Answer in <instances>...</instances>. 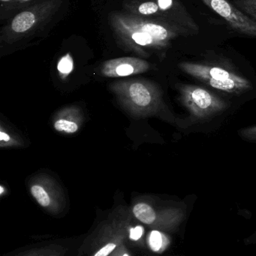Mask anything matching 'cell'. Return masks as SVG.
<instances>
[{
	"label": "cell",
	"instance_id": "6da1fadb",
	"mask_svg": "<svg viewBox=\"0 0 256 256\" xmlns=\"http://www.w3.org/2000/svg\"><path fill=\"white\" fill-rule=\"evenodd\" d=\"M114 25L123 38L144 48H164L177 34L168 26L128 16H117Z\"/></svg>",
	"mask_w": 256,
	"mask_h": 256
},
{
	"label": "cell",
	"instance_id": "7a4b0ae2",
	"mask_svg": "<svg viewBox=\"0 0 256 256\" xmlns=\"http://www.w3.org/2000/svg\"><path fill=\"white\" fill-rule=\"evenodd\" d=\"M112 88L122 104L135 115H153L159 109L162 102L160 91L149 81H125L114 84Z\"/></svg>",
	"mask_w": 256,
	"mask_h": 256
},
{
	"label": "cell",
	"instance_id": "3957f363",
	"mask_svg": "<svg viewBox=\"0 0 256 256\" xmlns=\"http://www.w3.org/2000/svg\"><path fill=\"white\" fill-rule=\"evenodd\" d=\"M180 68L187 74L225 92L238 94L252 88L247 79L222 68L187 62L180 63Z\"/></svg>",
	"mask_w": 256,
	"mask_h": 256
},
{
	"label": "cell",
	"instance_id": "277c9868",
	"mask_svg": "<svg viewBox=\"0 0 256 256\" xmlns=\"http://www.w3.org/2000/svg\"><path fill=\"white\" fill-rule=\"evenodd\" d=\"M180 92L185 108L200 120L213 116L228 108L227 102L202 87L183 85L180 87Z\"/></svg>",
	"mask_w": 256,
	"mask_h": 256
},
{
	"label": "cell",
	"instance_id": "5b68a950",
	"mask_svg": "<svg viewBox=\"0 0 256 256\" xmlns=\"http://www.w3.org/2000/svg\"><path fill=\"white\" fill-rule=\"evenodd\" d=\"M213 12L223 18L233 30L256 38V21L233 6L228 0H201Z\"/></svg>",
	"mask_w": 256,
	"mask_h": 256
},
{
	"label": "cell",
	"instance_id": "8992f818",
	"mask_svg": "<svg viewBox=\"0 0 256 256\" xmlns=\"http://www.w3.org/2000/svg\"><path fill=\"white\" fill-rule=\"evenodd\" d=\"M134 216L146 225H157L161 228L171 230L177 228L184 218V212L180 208H169L161 212L146 202H139L132 208Z\"/></svg>",
	"mask_w": 256,
	"mask_h": 256
},
{
	"label": "cell",
	"instance_id": "52a82bcc",
	"mask_svg": "<svg viewBox=\"0 0 256 256\" xmlns=\"http://www.w3.org/2000/svg\"><path fill=\"white\" fill-rule=\"evenodd\" d=\"M30 191L41 207L55 210L60 206L62 200L60 188L49 176L33 178L30 183Z\"/></svg>",
	"mask_w": 256,
	"mask_h": 256
},
{
	"label": "cell",
	"instance_id": "ba28073f",
	"mask_svg": "<svg viewBox=\"0 0 256 256\" xmlns=\"http://www.w3.org/2000/svg\"><path fill=\"white\" fill-rule=\"evenodd\" d=\"M150 69L145 60L134 57H122L108 60L102 64L101 73L108 78H123L144 73Z\"/></svg>",
	"mask_w": 256,
	"mask_h": 256
},
{
	"label": "cell",
	"instance_id": "9c48e42d",
	"mask_svg": "<svg viewBox=\"0 0 256 256\" xmlns=\"http://www.w3.org/2000/svg\"><path fill=\"white\" fill-rule=\"evenodd\" d=\"M84 120V114L79 108L68 106L54 116L53 126L56 131L61 134H75L81 129Z\"/></svg>",
	"mask_w": 256,
	"mask_h": 256
},
{
	"label": "cell",
	"instance_id": "30bf717a",
	"mask_svg": "<svg viewBox=\"0 0 256 256\" xmlns=\"http://www.w3.org/2000/svg\"><path fill=\"white\" fill-rule=\"evenodd\" d=\"M37 16L34 12L25 10L18 14L12 22L11 28L16 33H24L36 24Z\"/></svg>",
	"mask_w": 256,
	"mask_h": 256
},
{
	"label": "cell",
	"instance_id": "8fae6325",
	"mask_svg": "<svg viewBox=\"0 0 256 256\" xmlns=\"http://www.w3.org/2000/svg\"><path fill=\"white\" fill-rule=\"evenodd\" d=\"M166 238L164 234L157 231H153L149 238L150 248L154 252H159L165 248L166 244Z\"/></svg>",
	"mask_w": 256,
	"mask_h": 256
},
{
	"label": "cell",
	"instance_id": "7c38bea8",
	"mask_svg": "<svg viewBox=\"0 0 256 256\" xmlns=\"http://www.w3.org/2000/svg\"><path fill=\"white\" fill-rule=\"evenodd\" d=\"M234 2L237 8L256 21V0H234Z\"/></svg>",
	"mask_w": 256,
	"mask_h": 256
},
{
	"label": "cell",
	"instance_id": "4fadbf2b",
	"mask_svg": "<svg viewBox=\"0 0 256 256\" xmlns=\"http://www.w3.org/2000/svg\"><path fill=\"white\" fill-rule=\"evenodd\" d=\"M74 68L73 58L68 54L62 57L57 64V70L62 76H66L72 73Z\"/></svg>",
	"mask_w": 256,
	"mask_h": 256
},
{
	"label": "cell",
	"instance_id": "5bb4252c",
	"mask_svg": "<svg viewBox=\"0 0 256 256\" xmlns=\"http://www.w3.org/2000/svg\"><path fill=\"white\" fill-rule=\"evenodd\" d=\"M0 144L2 148L13 147L19 146V141L11 132L6 130L2 126L0 131Z\"/></svg>",
	"mask_w": 256,
	"mask_h": 256
},
{
	"label": "cell",
	"instance_id": "9a60e30c",
	"mask_svg": "<svg viewBox=\"0 0 256 256\" xmlns=\"http://www.w3.org/2000/svg\"><path fill=\"white\" fill-rule=\"evenodd\" d=\"M159 6L156 2H147L142 3L138 7V12L141 14L150 15L153 14L157 13L159 10Z\"/></svg>",
	"mask_w": 256,
	"mask_h": 256
},
{
	"label": "cell",
	"instance_id": "2e32d148",
	"mask_svg": "<svg viewBox=\"0 0 256 256\" xmlns=\"http://www.w3.org/2000/svg\"><path fill=\"white\" fill-rule=\"evenodd\" d=\"M240 135L242 138L248 141H256V126L241 130Z\"/></svg>",
	"mask_w": 256,
	"mask_h": 256
},
{
	"label": "cell",
	"instance_id": "e0dca14e",
	"mask_svg": "<svg viewBox=\"0 0 256 256\" xmlns=\"http://www.w3.org/2000/svg\"><path fill=\"white\" fill-rule=\"evenodd\" d=\"M144 230L142 227L137 226L136 228H132L130 232V238L132 240H137L142 236Z\"/></svg>",
	"mask_w": 256,
	"mask_h": 256
},
{
	"label": "cell",
	"instance_id": "ac0fdd59",
	"mask_svg": "<svg viewBox=\"0 0 256 256\" xmlns=\"http://www.w3.org/2000/svg\"><path fill=\"white\" fill-rule=\"evenodd\" d=\"M173 0H158V6L162 10H167L172 6Z\"/></svg>",
	"mask_w": 256,
	"mask_h": 256
},
{
	"label": "cell",
	"instance_id": "d6986e66",
	"mask_svg": "<svg viewBox=\"0 0 256 256\" xmlns=\"http://www.w3.org/2000/svg\"><path fill=\"white\" fill-rule=\"evenodd\" d=\"M129 256V254H128L127 252H126V251H120V252H119V254H117V256Z\"/></svg>",
	"mask_w": 256,
	"mask_h": 256
},
{
	"label": "cell",
	"instance_id": "ffe728a7",
	"mask_svg": "<svg viewBox=\"0 0 256 256\" xmlns=\"http://www.w3.org/2000/svg\"><path fill=\"white\" fill-rule=\"evenodd\" d=\"M23 2H28L30 1V0H22Z\"/></svg>",
	"mask_w": 256,
	"mask_h": 256
},
{
	"label": "cell",
	"instance_id": "44dd1931",
	"mask_svg": "<svg viewBox=\"0 0 256 256\" xmlns=\"http://www.w3.org/2000/svg\"><path fill=\"white\" fill-rule=\"evenodd\" d=\"M2 1H9V0H2Z\"/></svg>",
	"mask_w": 256,
	"mask_h": 256
}]
</instances>
